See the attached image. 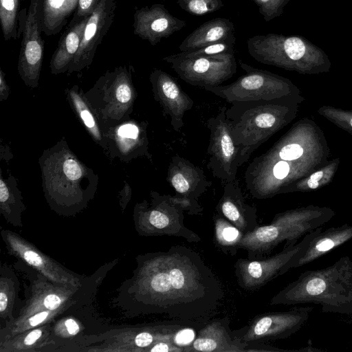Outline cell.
Here are the masks:
<instances>
[{"mask_svg": "<svg viewBox=\"0 0 352 352\" xmlns=\"http://www.w3.org/2000/svg\"><path fill=\"white\" fill-rule=\"evenodd\" d=\"M140 280L144 310L176 320L204 321L224 297L212 270L197 252L184 245L148 255Z\"/></svg>", "mask_w": 352, "mask_h": 352, "instance_id": "1", "label": "cell"}, {"mask_svg": "<svg viewBox=\"0 0 352 352\" xmlns=\"http://www.w3.org/2000/svg\"><path fill=\"white\" fill-rule=\"evenodd\" d=\"M314 303L322 311L352 314V259L344 256L333 264L301 273L271 299L272 305Z\"/></svg>", "mask_w": 352, "mask_h": 352, "instance_id": "2", "label": "cell"}, {"mask_svg": "<svg viewBox=\"0 0 352 352\" xmlns=\"http://www.w3.org/2000/svg\"><path fill=\"white\" fill-rule=\"evenodd\" d=\"M330 210L308 208L278 213L268 225L258 226L241 239L239 249L248 252L250 259L270 253L279 243L294 245L309 232L323 226L333 216Z\"/></svg>", "mask_w": 352, "mask_h": 352, "instance_id": "3", "label": "cell"}, {"mask_svg": "<svg viewBox=\"0 0 352 352\" xmlns=\"http://www.w3.org/2000/svg\"><path fill=\"white\" fill-rule=\"evenodd\" d=\"M226 109L234 144L239 150V166L282 124V106L277 100L234 101Z\"/></svg>", "mask_w": 352, "mask_h": 352, "instance_id": "4", "label": "cell"}, {"mask_svg": "<svg viewBox=\"0 0 352 352\" xmlns=\"http://www.w3.org/2000/svg\"><path fill=\"white\" fill-rule=\"evenodd\" d=\"M247 47L250 55L256 61L285 69L328 63L322 49L299 35L258 34L248 39Z\"/></svg>", "mask_w": 352, "mask_h": 352, "instance_id": "5", "label": "cell"}, {"mask_svg": "<svg viewBox=\"0 0 352 352\" xmlns=\"http://www.w3.org/2000/svg\"><path fill=\"white\" fill-rule=\"evenodd\" d=\"M152 204L141 206L140 223L144 234L153 236L181 237L190 243L201 239L184 223V213L198 215L201 212L199 204L175 195H160L152 192Z\"/></svg>", "mask_w": 352, "mask_h": 352, "instance_id": "6", "label": "cell"}, {"mask_svg": "<svg viewBox=\"0 0 352 352\" xmlns=\"http://www.w3.org/2000/svg\"><path fill=\"white\" fill-rule=\"evenodd\" d=\"M186 83L204 89L221 85L236 72L234 53L186 56L181 52L163 58Z\"/></svg>", "mask_w": 352, "mask_h": 352, "instance_id": "7", "label": "cell"}, {"mask_svg": "<svg viewBox=\"0 0 352 352\" xmlns=\"http://www.w3.org/2000/svg\"><path fill=\"white\" fill-rule=\"evenodd\" d=\"M245 74L226 85L207 87L204 89L232 103L234 101L270 100L278 98L286 86L278 76L239 60Z\"/></svg>", "mask_w": 352, "mask_h": 352, "instance_id": "8", "label": "cell"}, {"mask_svg": "<svg viewBox=\"0 0 352 352\" xmlns=\"http://www.w3.org/2000/svg\"><path fill=\"white\" fill-rule=\"evenodd\" d=\"M312 309V307H295L288 311L259 314L247 326L233 332L248 346L285 339L303 327Z\"/></svg>", "mask_w": 352, "mask_h": 352, "instance_id": "9", "label": "cell"}, {"mask_svg": "<svg viewBox=\"0 0 352 352\" xmlns=\"http://www.w3.org/2000/svg\"><path fill=\"white\" fill-rule=\"evenodd\" d=\"M226 109V106L222 107L216 116L206 122L210 131L207 168L223 184L234 181L240 167L239 150L234 144Z\"/></svg>", "mask_w": 352, "mask_h": 352, "instance_id": "10", "label": "cell"}, {"mask_svg": "<svg viewBox=\"0 0 352 352\" xmlns=\"http://www.w3.org/2000/svg\"><path fill=\"white\" fill-rule=\"evenodd\" d=\"M43 0H30L29 8L20 11L19 32L22 41L18 70L22 79L31 86L37 85L44 54L41 37V6Z\"/></svg>", "mask_w": 352, "mask_h": 352, "instance_id": "11", "label": "cell"}, {"mask_svg": "<svg viewBox=\"0 0 352 352\" xmlns=\"http://www.w3.org/2000/svg\"><path fill=\"white\" fill-rule=\"evenodd\" d=\"M322 231L320 226L305 235L302 240L294 245L265 259L239 258L234 265L239 285L248 291H255L279 276L282 267L298 251Z\"/></svg>", "mask_w": 352, "mask_h": 352, "instance_id": "12", "label": "cell"}, {"mask_svg": "<svg viewBox=\"0 0 352 352\" xmlns=\"http://www.w3.org/2000/svg\"><path fill=\"white\" fill-rule=\"evenodd\" d=\"M117 0H101L85 25L78 51L69 72L79 71L92 62L97 47L113 23Z\"/></svg>", "mask_w": 352, "mask_h": 352, "instance_id": "13", "label": "cell"}, {"mask_svg": "<svg viewBox=\"0 0 352 352\" xmlns=\"http://www.w3.org/2000/svg\"><path fill=\"white\" fill-rule=\"evenodd\" d=\"M154 97L160 104L164 116H169L170 124L178 132L184 126V116L194 104L193 100L169 74L155 69L150 76Z\"/></svg>", "mask_w": 352, "mask_h": 352, "instance_id": "14", "label": "cell"}, {"mask_svg": "<svg viewBox=\"0 0 352 352\" xmlns=\"http://www.w3.org/2000/svg\"><path fill=\"white\" fill-rule=\"evenodd\" d=\"M186 25V21L172 15L164 5L155 3L136 9L133 33L151 45L159 43Z\"/></svg>", "mask_w": 352, "mask_h": 352, "instance_id": "15", "label": "cell"}, {"mask_svg": "<svg viewBox=\"0 0 352 352\" xmlns=\"http://www.w3.org/2000/svg\"><path fill=\"white\" fill-rule=\"evenodd\" d=\"M166 180L175 190V196L194 202H198V199L212 184L201 168L178 155L170 160Z\"/></svg>", "mask_w": 352, "mask_h": 352, "instance_id": "16", "label": "cell"}, {"mask_svg": "<svg viewBox=\"0 0 352 352\" xmlns=\"http://www.w3.org/2000/svg\"><path fill=\"white\" fill-rule=\"evenodd\" d=\"M243 342L230 327L228 317L206 322L199 330L189 352H246Z\"/></svg>", "mask_w": 352, "mask_h": 352, "instance_id": "17", "label": "cell"}, {"mask_svg": "<svg viewBox=\"0 0 352 352\" xmlns=\"http://www.w3.org/2000/svg\"><path fill=\"white\" fill-rule=\"evenodd\" d=\"M352 239V225L344 223L326 229L309 245L296 253L282 267L279 276L292 268L301 267L320 258Z\"/></svg>", "mask_w": 352, "mask_h": 352, "instance_id": "18", "label": "cell"}, {"mask_svg": "<svg viewBox=\"0 0 352 352\" xmlns=\"http://www.w3.org/2000/svg\"><path fill=\"white\" fill-rule=\"evenodd\" d=\"M217 211L243 234L258 226L256 208L245 202L236 179L223 184V194L217 205Z\"/></svg>", "mask_w": 352, "mask_h": 352, "instance_id": "19", "label": "cell"}, {"mask_svg": "<svg viewBox=\"0 0 352 352\" xmlns=\"http://www.w3.org/2000/svg\"><path fill=\"white\" fill-rule=\"evenodd\" d=\"M236 41L234 23L228 19L217 17L204 22L181 43V52H190L222 41Z\"/></svg>", "mask_w": 352, "mask_h": 352, "instance_id": "20", "label": "cell"}, {"mask_svg": "<svg viewBox=\"0 0 352 352\" xmlns=\"http://www.w3.org/2000/svg\"><path fill=\"white\" fill-rule=\"evenodd\" d=\"M89 18L79 23L67 26L66 31L60 38L50 62L53 74L69 70L81 43L83 31Z\"/></svg>", "mask_w": 352, "mask_h": 352, "instance_id": "21", "label": "cell"}, {"mask_svg": "<svg viewBox=\"0 0 352 352\" xmlns=\"http://www.w3.org/2000/svg\"><path fill=\"white\" fill-rule=\"evenodd\" d=\"M78 0H43L42 31L47 36L57 34L75 12Z\"/></svg>", "mask_w": 352, "mask_h": 352, "instance_id": "22", "label": "cell"}, {"mask_svg": "<svg viewBox=\"0 0 352 352\" xmlns=\"http://www.w3.org/2000/svg\"><path fill=\"white\" fill-rule=\"evenodd\" d=\"M214 239L217 246L226 254L234 255L243 234L219 213L213 217Z\"/></svg>", "mask_w": 352, "mask_h": 352, "instance_id": "23", "label": "cell"}, {"mask_svg": "<svg viewBox=\"0 0 352 352\" xmlns=\"http://www.w3.org/2000/svg\"><path fill=\"white\" fill-rule=\"evenodd\" d=\"M19 0H0V23L4 40L19 38Z\"/></svg>", "mask_w": 352, "mask_h": 352, "instance_id": "24", "label": "cell"}, {"mask_svg": "<svg viewBox=\"0 0 352 352\" xmlns=\"http://www.w3.org/2000/svg\"><path fill=\"white\" fill-rule=\"evenodd\" d=\"M177 3L182 10L195 16L214 12L224 6L222 0H177Z\"/></svg>", "mask_w": 352, "mask_h": 352, "instance_id": "25", "label": "cell"}, {"mask_svg": "<svg viewBox=\"0 0 352 352\" xmlns=\"http://www.w3.org/2000/svg\"><path fill=\"white\" fill-rule=\"evenodd\" d=\"M258 8L259 13L266 22L280 16L290 0H249Z\"/></svg>", "mask_w": 352, "mask_h": 352, "instance_id": "26", "label": "cell"}, {"mask_svg": "<svg viewBox=\"0 0 352 352\" xmlns=\"http://www.w3.org/2000/svg\"><path fill=\"white\" fill-rule=\"evenodd\" d=\"M236 41L216 43L190 52H180L186 56H209L223 53H234Z\"/></svg>", "mask_w": 352, "mask_h": 352, "instance_id": "27", "label": "cell"}, {"mask_svg": "<svg viewBox=\"0 0 352 352\" xmlns=\"http://www.w3.org/2000/svg\"><path fill=\"white\" fill-rule=\"evenodd\" d=\"M101 0H78L77 8L68 26L89 18L96 9Z\"/></svg>", "mask_w": 352, "mask_h": 352, "instance_id": "28", "label": "cell"}, {"mask_svg": "<svg viewBox=\"0 0 352 352\" xmlns=\"http://www.w3.org/2000/svg\"><path fill=\"white\" fill-rule=\"evenodd\" d=\"M72 98L76 109L78 110L84 124L94 135V136L99 139L100 133L96 125L94 118L89 109L87 108V106L78 95L73 94Z\"/></svg>", "mask_w": 352, "mask_h": 352, "instance_id": "29", "label": "cell"}, {"mask_svg": "<svg viewBox=\"0 0 352 352\" xmlns=\"http://www.w3.org/2000/svg\"><path fill=\"white\" fill-rule=\"evenodd\" d=\"M118 135L124 143L146 146V140H140V130L134 124H126L121 126L118 131Z\"/></svg>", "mask_w": 352, "mask_h": 352, "instance_id": "30", "label": "cell"}, {"mask_svg": "<svg viewBox=\"0 0 352 352\" xmlns=\"http://www.w3.org/2000/svg\"><path fill=\"white\" fill-rule=\"evenodd\" d=\"M147 351L150 352H184L182 348L172 340H160L154 343Z\"/></svg>", "mask_w": 352, "mask_h": 352, "instance_id": "31", "label": "cell"}, {"mask_svg": "<svg viewBox=\"0 0 352 352\" xmlns=\"http://www.w3.org/2000/svg\"><path fill=\"white\" fill-rule=\"evenodd\" d=\"M22 256L29 263L41 269L45 267V261L38 253L32 250H28L23 252Z\"/></svg>", "mask_w": 352, "mask_h": 352, "instance_id": "32", "label": "cell"}, {"mask_svg": "<svg viewBox=\"0 0 352 352\" xmlns=\"http://www.w3.org/2000/svg\"><path fill=\"white\" fill-rule=\"evenodd\" d=\"M60 298L55 294L47 295L44 300L43 304L46 309L53 310L56 309L60 304Z\"/></svg>", "mask_w": 352, "mask_h": 352, "instance_id": "33", "label": "cell"}, {"mask_svg": "<svg viewBox=\"0 0 352 352\" xmlns=\"http://www.w3.org/2000/svg\"><path fill=\"white\" fill-rule=\"evenodd\" d=\"M42 335V331L40 329H36L30 331L24 339V344L25 345H32L37 340H38Z\"/></svg>", "mask_w": 352, "mask_h": 352, "instance_id": "34", "label": "cell"}, {"mask_svg": "<svg viewBox=\"0 0 352 352\" xmlns=\"http://www.w3.org/2000/svg\"><path fill=\"white\" fill-rule=\"evenodd\" d=\"M48 314L47 311L38 313L29 318L28 323L30 326H36L43 322L47 318Z\"/></svg>", "mask_w": 352, "mask_h": 352, "instance_id": "35", "label": "cell"}, {"mask_svg": "<svg viewBox=\"0 0 352 352\" xmlns=\"http://www.w3.org/2000/svg\"><path fill=\"white\" fill-rule=\"evenodd\" d=\"M323 176L322 171H318L310 176L309 179L307 181V186L311 189H316L319 186V181Z\"/></svg>", "mask_w": 352, "mask_h": 352, "instance_id": "36", "label": "cell"}, {"mask_svg": "<svg viewBox=\"0 0 352 352\" xmlns=\"http://www.w3.org/2000/svg\"><path fill=\"white\" fill-rule=\"evenodd\" d=\"M65 324L67 330L70 335H76L79 331V326L74 319H67Z\"/></svg>", "mask_w": 352, "mask_h": 352, "instance_id": "37", "label": "cell"}, {"mask_svg": "<svg viewBox=\"0 0 352 352\" xmlns=\"http://www.w3.org/2000/svg\"><path fill=\"white\" fill-rule=\"evenodd\" d=\"M8 305V296L3 291L0 293V311L3 314Z\"/></svg>", "mask_w": 352, "mask_h": 352, "instance_id": "38", "label": "cell"}, {"mask_svg": "<svg viewBox=\"0 0 352 352\" xmlns=\"http://www.w3.org/2000/svg\"><path fill=\"white\" fill-rule=\"evenodd\" d=\"M351 125L352 126V119L351 120Z\"/></svg>", "mask_w": 352, "mask_h": 352, "instance_id": "39", "label": "cell"}]
</instances>
